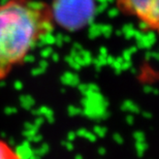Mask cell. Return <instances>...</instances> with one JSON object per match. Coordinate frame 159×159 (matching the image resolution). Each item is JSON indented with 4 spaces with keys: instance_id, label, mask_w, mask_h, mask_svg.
Returning <instances> with one entry per match:
<instances>
[{
    "instance_id": "obj_3",
    "label": "cell",
    "mask_w": 159,
    "mask_h": 159,
    "mask_svg": "<svg viewBox=\"0 0 159 159\" xmlns=\"http://www.w3.org/2000/svg\"><path fill=\"white\" fill-rule=\"evenodd\" d=\"M21 155L4 139H0V159H18Z\"/></svg>"
},
{
    "instance_id": "obj_1",
    "label": "cell",
    "mask_w": 159,
    "mask_h": 159,
    "mask_svg": "<svg viewBox=\"0 0 159 159\" xmlns=\"http://www.w3.org/2000/svg\"><path fill=\"white\" fill-rule=\"evenodd\" d=\"M55 26L52 5L43 0L0 3V82L26 61Z\"/></svg>"
},
{
    "instance_id": "obj_2",
    "label": "cell",
    "mask_w": 159,
    "mask_h": 159,
    "mask_svg": "<svg viewBox=\"0 0 159 159\" xmlns=\"http://www.w3.org/2000/svg\"><path fill=\"white\" fill-rule=\"evenodd\" d=\"M115 4L121 14L135 19L144 30H158L159 0H115Z\"/></svg>"
}]
</instances>
